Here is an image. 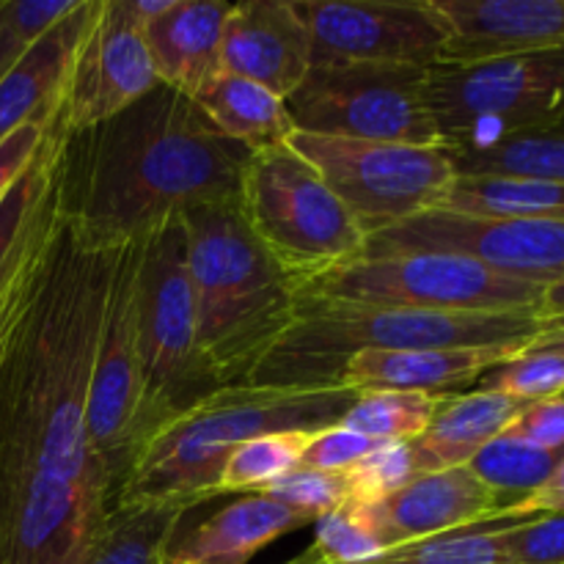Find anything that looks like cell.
I'll use <instances>...</instances> for the list:
<instances>
[{
    "label": "cell",
    "instance_id": "obj_6",
    "mask_svg": "<svg viewBox=\"0 0 564 564\" xmlns=\"http://www.w3.org/2000/svg\"><path fill=\"white\" fill-rule=\"evenodd\" d=\"M138 345L152 438L163 424L220 389L198 350L196 297L182 215L138 240Z\"/></svg>",
    "mask_w": 564,
    "mask_h": 564
},
{
    "label": "cell",
    "instance_id": "obj_21",
    "mask_svg": "<svg viewBox=\"0 0 564 564\" xmlns=\"http://www.w3.org/2000/svg\"><path fill=\"white\" fill-rule=\"evenodd\" d=\"M229 11L226 0H174L163 17L143 25L149 58L163 86L193 97L224 72L220 47Z\"/></svg>",
    "mask_w": 564,
    "mask_h": 564
},
{
    "label": "cell",
    "instance_id": "obj_13",
    "mask_svg": "<svg viewBox=\"0 0 564 564\" xmlns=\"http://www.w3.org/2000/svg\"><path fill=\"white\" fill-rule=\"evenodd\" d=\"M143 25L127 0H91L58 94L64 135L113 119L158 86Z\"/></svg>",
    "mask_w": 564,
    "mask_h": 564
},
{
    "label": "cell",
    "instance_id": "obj_5",
    "mask_svg": "<svg viewBox=\"0 0 564 564\" xmlns=\"http://www.w3.org/2000/svg\"><path fill=\"white\" fill-rule=\"evenodd\" d=\"M545 325L543 314H441L301 297L295 323L242 386L323 389L339 386L358 352L532 345Z\"/></svg>",
    "mask_w": 564,
    "mask_h": 564
},
{
    "label": "cell",
    "instance_id": "obj_37",
    "mask_svg": "<svg viewBox=\"0 0 564 564\" xmlns=\"http://www.w3.org/2000/svg\"><path fill=\"white\" fill-rule=\"evenodd\" d=\"M345 474L350 482V499L378 505L386 496L411 482L413 477H419V468L413 460L411 444H389L364 457L358 466L347 468Z\"/></svg>",
    "mask_w": 564,
    "mask_h": 564
},
{
    "label": "cell",
    "instance_id": "obj_1",
    "mask_svg": "<svg viewBox=\"0 0 564 564\" xmlns=\"http://www.w3.org/2000/svg\"><path fill=\"white\" fill-rule=\"evenodd\" d=\"M116 251L61 218L0 369V564H83L113 510L86 411Z\"/></svg>",
    "mask_w": 564,
    "mask_h": 564
},
{
    "label": "cell",
    "instance_id": "obj_28",
    "mask_svg": "<svg viewBox=\"0 0 564 564\" xmlns=\"http://www.w3.org/2000/svg\"><path fill=\"white\" fill-rule=\"evenodd\" d=\"M61 138L64 132H61V124H55L42 152L33 158V163L11 185V191L0 198V275L11 268L58 191Z\"/></svg>",
    "mask_w": 564,
    "mask_h": 564
},
{
    "label": "cell",
    "instance_id": "obj_40",
    "mask_svg": "<svg viewBox=\"0 0 564 564\" xmlns=\"http://www.w3.org/2000/svg\"><path fill=\"white\" fill-rule=\"evenodd\" d=\"M510 564H564V516L507 523Z\"/></svg>",
    "mask_w": 564,
    "mask_h": 564
},
{
    "label": "cell",
    "instance_id": "obj_46",
    "mask_svg": "<svg viewBox=\"0 0 564 564\" xmlns=\"http://www.w3.org/2000/svg\"><path fill=\"white\" fill-rule=\"evenodd\" d=\"M25 53H28V50H22L20 44H17L14 39H11L9 33L0 28V77H3L6 72H9L11 66H14L17 61H20Z\"/></svg>",
    "mask_w": 564,
    "mask_h": 564
},
{
    "label": "cell",
    "instance_id": "obj_16",
    "mask_svg": "<svg viewBox=\"0 0 564 564\" xmlns=\"http://www.w3.org/2000/svg\"><path fill=\"white\" fill-rule=\"evenodd\" d=\"M226 75L259 83L286 99L312 69V33L295 0L231 3L220 47Z\"/></svg>",
    "mask_w": 564,
    "mask_h": 564
},
{
    "label": "cell",
    "instance_id": "obj_12",
    "mask_svg": "<svg viewBox=\"0 0 564 564\" xmlns=\"http://www.w3.org/2000/svg\"><path fill=\"white\" fill-rule=\"evenodd\" d=\"M86 427L113 505L149 441L147 389L138 345V240L119 246L88 389Z\"/></svg>",
    "mask_w": 564,
    "mask_h": 564
},
{
    "label": "cell",
    "instance_id": "obj_17",
    "mask_svg": "<svg viewBox=\"0 0 564 564\" xmlns=\"http://www.w3.org/2000/svg\"><path fill=\"white\" fill-rule=\"evenodd\" d=\"M452 39L441 64L564 50V0H433Z\"/></svg>",
    "mask_w": 564,
    "mask_h": 564
},
{
    "label": "cell",
    "instance_id": "obj_27",
    "mask_svg": "<svg viewBox=\"0 0 564 564\" xmlns=\"http://www.w3.org/2000/svg\"><path fill=\"white\" fill-rule=\"evenodd\" d=\"M460 176H518L564 182V119L485 149L449 152Z\"/></svg>",
    "mask_w": 564,
    "mask_h": 564
},
{
    "label": "cell",
    "instance_id": "obj_39",
    "mask_svg": "<svg viewBox=\"0 0 564 564\" xmlns=\"http://www.w3.org/2000/svg\"><path fill=\"white\" fill-rule=\"evenodd\" d=\"M80 3L83 0H0V28L22 50H31L66 17L75 14Z\"/></svg>",
    "mask_w": 564,
    "mask_h": 564
},
{
    "label": "cell",
    "instance_id": "obj_18",
    "mask_svg": "<svg viewBox=\"0 0 564 564\" xmlns=\"http://www.w3.org/2000/svg\"><path fill=\"white\" fill-rule=\"evenodd\" d=\"M389 549L499 523L501 501L468 466L419 474L375 505ZM386 549V551H389Z\"/></svg>",
    "mask_w": 564,
    "mask_h": 564
},
{
    "label": "cell",
    "instance_id": "obj_45",
    "mask_svg": "<svg viewBox=\"0 0 564 564\" xmlns=\"http://www.w3.org/2000/svg\"><path fill=\"white\" fill-rule=\"evenodd\" d=\"M543 317L564 319V275L545 290L543 297Z\"/></svg>",
    "mask_w": 564,
    "mask_h": 564
},
{
    "label": "cell",
    "instance_id": "obj_42",
    "mask_svg": "<svg viewBox=\"0 0 564 564\" xmlns=\"http://www.w3.org/2000/svg\"><path fill=\"white\" fill-rule=\"evenodd\" d=\"M505 433L529 441L540 449L564 452V394L527 405Z\"/></svg>",
    "mask_w": 564,
    "mask_h": 564
},
{
    "label": "cell",
    "instance_id": "obj_4",
    "mask_svg": "<svg viewBox=\"0 0 564 564\" xmlns=\"http://www.w3.org/2000/svg\"><path fill=\"white\" fill-rule=\"evenodd\" d=\"M356 400L358 391L341 383L323 389H218L149 438L116 505L163 501L196 510L220 496V471L235 446L270 433H317L334 427Z\"/></svg>",
    "mask_w": 564,
    "mask_h": 564
},
{
    "label": "cell",
    "instance_id": "obj_9",
    "mask_svg": "<svg viewBox=\"0 0 564 564\" xmlns=\"http://www.w3.org/2000/svg\"><path fill=\"white\" fill-rule=\"evenodd\" d=\"M424 99L449 152L485 149L564 119V50L435 64Z\"/></svg>",
    "mask_w": 564,
    "mask_h": 564
},
{
    "label": "cell",
    "instance_id": "obj_26",
    "mask_svg": "<svg viewBox=\"0 0 564 564\" xmlns=\"http://www.w3.org/2000/svg\"><path fill=\"white\" fill-rule=\"evenodd\" d=\"M490 218L564 220V182L518 176H457L444 207Z\"/></svg>",
    "mask_w": 564,
    "mask_h": 564
},
{
    "label": "cell",
    "instance_id": "obj_20",
    "mask_svg": "<svg viewBox=\"0 0 564 564\" xmlns=\"http://www.w3.org/2000/svg\"><path fill=\"white\" fill-rule=\"evenodd\" d=\"M306 527L314 523L264 494L237 496L193 527L182 521L165 545V560L169 564H248L270 543Z\"/></svg>",
    "mask_w": 564,
    "mask_h": 564
},
{
    "label": "cell",
    "instance_id": "obj_7",
    "mask_svg": "<svg viewBox=\"0 0 564 564\" xmlns=\"http://www.w3.org/2000/svg\"><path fill=\"white\" fill-rule=\"evenodd\" d=\"M237 202L248 229L297 290L364 257L361 226L290 147L251 154Z\"/></svg>",
    "mask_w": 564,
    "mask_h": 564
},
{
    "label": "cell",
    "instance_id": "obj_15",
    "mask_svg": "<svg viewBox=\"0 0 564 564\" xmlns=\"http://www.w3.org/2000/svg\"><path fill=\"white\" fill-rule=\"evenodd\" d=\"M455 253L516 279L554 284L564 275V220L490 218L430 209L419 218L367 237L364 257Z\"/></svg>",
    "mask_w": 564,
    "mask_h": 564
},
{
    "label": "cell",
    "instance_id": "obj_14",
    "mask_svg": "<svg viewBox=\"0 0 564 564\" xmlns=\"http://www.w3.org/2000/svg\"><path fill=\"white\" fill-rule=\"evenodd\" d=\"M312 33L314 64L430 66L444 61L452 31L433 0H295Z\"/></svg>",
    "mask_w": 564,
    "mask_h": 564
},
{
    "label": "cell",
    "instance_id": "obj_44",
    "mask_svg": "<svg viewBox=\"0 0 564 564\" xmlns=\"http://www.w3.org/2000/svg\"><path fill=\"white\" fill-rule=\"evenodd\" d=\"M529 347H538V350H560L564 352V319H549L543 330L532 339Z\"/></svg>",
    "mask_w": 564,
    "mask_h": 564
},
{
    "label": "cell",
    "instance_id": "obj_35",
    "mask_svg": "<svg viewBox=\"0 0 564 564\" xmlns=\"http://www.w3.org/2000/svg\"><path fill=\"white\" fill-rule=\"evenodd\" d=\"M479 389L496 391L523 405L560 397L564 394V352L527 347L516 358L485 375Z\"/></svg>",
    "mask_w": 564,
    "mask_h": 564
},
{
    "label": "cell",
    "instance_id": "obj_8",
    "mask_svg": "<svg viewBox=\"0 0 564 564\" xmlns=\"http://www.w3.org/2000/svg\"><path fill=\"white\" fill-rule=\"evenodd\" d=\"M549 284L455 253L361 257L297 290L301 297L441 314H543Z\"/></svg>",
    "mask_w": 564,
    "mask_h": 564
},
{
    "label": "cell",
    "instance_id": "obj_25",
    "mask_svg": "<svg viewBox=\"0 0 564 564\" xmlns=\"http://www.w3.org/2000/svg\"><path fill=\"white\" fill-rule=\"evenodd\" d=\"M191 510L163 501L116 505L83 564H169L165 545Z\"/></svg>",
    "mask_w": 564,
    "mask_h": 564
},
{
    "label": "cell",
    "instance_id": "obj_24",
    "mask_svg": "<svg viewBox=\"0 0 564 564\" xmlns=\"http://www.w3.org/2000/svg\"><path fill=\"white\" fill-rule=\"evenodd\" d=\"M193 102L229 141L251 154L286 147L295 132L284 99L246 77L220 72L202 91L193 94Z\"/></svg>",
    "mask_w": 564,
    "mask_h": 564
},
{
    "label": "cell",
    "instance_id": "obj_36",
    "mask_svg": "<svg viewBox=\"0 0 564 564\" xmlns=\"http://www.w3.org/2000/svg\"><path fill=\"white\" fill-rule=\"evenodd\" d=\"M264 496L279 505L290 507L297 516L308 518L317 523L319 518L328 516L330 510L350 499V482L347 474H328V471H308V468H295L279 482L270 485Z\"/></svg>",
    "mask_w": 564,
    "mask_h": 564
},
{
    "label": "cell",
    "instance_id": "obj_31",
    "mask_svg": "<svg viewBox=\"0 0 564 564\" xmlns=\"http://www.w3.org/2000/svg\"><path fill=\"white\" fill-rule=\"evenodd\" d=\"M386 549L375 505L347 499L314 523V543L286 564H364Z\"/></svg>",
    "mask_w": 564,
    "mask_h": 564
},
{
    "label": "cell",
    "instance_id": "obj_2",
    "mask_svg": "<svg viewBox=\"0 0 564 564\" xmlns=\"http://www.w3.org/2000/svg\"><path fill=\"white\" fill-rule=\"evenodd\" d=\"M248 160L193 97L158 83L113 119L61 138V213L86 240L119 248L187 209L240 198Z\"/></svg>",
    "mask_w": 564,
    "mask_h": 564
},
{
    "label": "cell",
    "instance_id": "obj_30",
    "mask_svg": "<svg viewBox=\"0 0 564 564\" xmlns=\"http://www.w3.org/2000/svg\"><path fill=\"white\" fill-rule=\"evenodd\" d=\"M446 397L422 391H364L339 424L378 444H411L427 433Z\"/></svg>",
    "mask_w": 564,
    "mask_h": 564
},
{
    "label": "cell",
    "instance_id": "obj_23",
    "mask_svg": "<svg viewBox=\"0 0 564 564\" xmlns=\"http://www.w3.org/2000/svg\"><path fill=\"white\" fill-rule=\"evenodd\" d=\"M91 0H83L80 9L66 17L61 25L44 39H39L3 77H0V143L28 124L36 116L58 108L61 80H64L66 61H69L72 44Z\"/></svg>",
    "mask_w": 564,
    "mask_h": 564
},
{
    "label": "cell",
    "instance_id": "obj_22",
    "mask_svg": "<svg viewBox=\"0 0 564 564\" xmlns=\"http://www.w3.org/2000/svg\"><path fill=\"white\" fill-rule=\"evenodd\" d=\"M523 408V402L488 389L449 394L441 402L427 433L411 441L419 474L468 466L479 449H485L516 422Z\"/></svg>",
    "mask_w": 564,
    "mask_h": 564
},
{
    "label": "cell",
    "instance_id": "obj_32",
    "mask_svg": "<svg viewBox=\"0 0 564 564\" xmlns=\"http://www.w3.org/2000/svg\"><path fill=\"white\" fill-rule=\"evenodd\" d=\"M61 218H64V213H61V196L55 191L53 202L47 204L44 215L39 218L36 229L31 231L22 251L11 262V268L0 275V369H3L6 358H9L17 330H20L28 306H31L39 275H42L44 262H47L50 246H53Z\"/></svg>",
    "mask_w": 564,
    "mask_h": 564
},
{
    "label": "cell",
    "instance_id": "obj_33",
    "mask_svg": "<svg viewBox=\"0 0 564 564\" xmlns=\"http://www.w3.org/2000/svg\"><path fill=\"white\" fill-rule=\"evenodd\" d=\"M312 433H270L229 452L220 471V496L264 494L273 482L301 468Z\"/></svg>",
    "mask_w": 564,
    "mask_h": 564
},
{
    "label": "cell",
    "instance_id": "obj_29",
    "mask_svg": "<svg viewBox=\"0 0 564 564\" xmlns=\"http://www.w3.org/2000/svg\"><path fill=\"white\" fill-rule=\"evenodd\" d=\"M562 457L564 452L540 449L529 441L501 433L499 438L477 452L468 468L499 496L501 512H505L507 507L543 488L560 468Z\"/></svg>",
    "mask_w": 564,
    "mask_h": 564
},
{
    "label": "cell",
    "instance_id": "obj_43",
    "mask_svg": "<svg viewBox=\"0 0 564 564\" xmlns=\"http://www.w3.org/2000/svg\"><path fill=\"white\" fill-rule=\"evenodd\" d=\"M545 516H564V457L560 468L554 471V477H551L543 488L534 490L532 496L507 507V510L501 512L499 523H521Z\"/></svg>",
    "mask_w": 564,
    "mask_h": 564
},
{
    "label": "cell",
    "instance_id": "obj_41",
    "mask_svg": "<svg viewBox=\"0 0 564 564\" xmlns=\"http://www.w3.org/2000/svg\"><path fill=\"white\" fill-rule=\"evenodd\" d=\"M55 124H58V108L31 119L0 143V198L11 191V185L25 174L33 158L42 152L47 138L53 135Z\"/></svg>",
    "mask_w": 564,
    "mask_h": 564
},
{
    "label": "cell",
    "instance_id": "obj_19",
    "mask_svg": "<svg viewBox=\"0 0 564 564\" xmlns=\"http://www.w3.org/2000/svg\"><path fill=\"white\" fill-rule=\"evenodd\" d=\"M529 345L424 347V350L358 352L341 369V386L358 391H422L455 394L516 358Z\"/></svg>",
    "mask_w": 564,
    "mask_h": 564
},
{
    "label": "cell",
    "instance_id": "obj_34",
    "mask_svg": "<svg viewBox=\"0 0 564 564\" xmlns=\"http://www.w3.org/2000/svg\"><path fill=\"white\" fill-rule=\"evenodd\" d=\"M364 564H510L507 523H488L397 545Z\"/></svg>",
    "mask_w": 564,
    "mask_h": 564
},
{
    "label": "cell",
    "instance_id": "obj_38",
    "mask_svg": "<svg viewBox=\"0 0 564 564\" xmlns=\"http://www.w3.org/2000/svg\"><path fill=\"white\" fill-rule=\"evenodd\" d=\"M380 446L389 444H378V441L367 438V435L356 433V430L345 427V424H334V427L312 433L306 452H303L301 457V468H308V471L341 474L347 471V468L358 466L364 457L378 452Z\"/></svg>",
    "mask_w": 564,
    "mask_h": 564
},
{
    "label": "cell",
    "instance_id": "obj_10",
    "mask_svg": "<svg viewBox=\"0 0 564 564\" xmlns=\"http://www.w3.org/2000/svg\"><path fill=\"white\" fill-rule=\"evenodd\" d=\"M336 193L367 237L444 207L457 182L446 147L292 132L286 141Z\"/></svg>",
    "mask_w": 564,
    "mask_h": 564
},
{
    "label": "cell",
    "instance_id": "obj_11",
    "mask_svg": "<svg viewBox=\"0 0 564 564\" xmlns=\"http://www.w3.org/2000/svg\"><path fill=\"white\" fill-rule=\"evenodd\" d=\"M427 69L314 64L284 99L297 132L352 141L444 147L424 99Z\"/></svg>",
    "mask_w": 564,
    "mask_h": 564
},
{
    "label": "cell",
    "instance_id": "obj_3",
    "mask_svg": "<svg viewBox=\"0 0 564 564\" xmlns=\"http://www.w3.org/2000/svg\"><path fill=\"white\" fill-rule=\"evenodd\" d=\"M182 220L198 350L220 389L242 386L295 323L297 284L248 229L237 198L193 207Z\"/></svg>",
    "mask_w": 564,
    "mask_h": 564
}]
</instances>
